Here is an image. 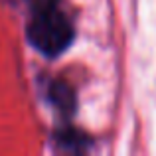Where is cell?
Instances as JSON below:
<instances>
[{"label": "cell", "instance_id": "cell-1", "mask_svg": "<svg viewBox=\"0 0 156 156\" xmlns=\"http://www.w3.org/2000/svg\"><path fill=\"white\" fill-rule=\"evenodd\" d=\"M26 36L40 53L55 57L71 46L75 32L69 18L57 8H44L34 10V16L26 26Z\"/></svg>", "mask_w": 156, "mask_h": 156}, {"label": "cell", "instance_id": "cell-2", "mask_svg": "<svg viewBox=\"0 0 156 156\" xmlns=\"http://www.w3.org/2000/svg\"><path fill=\"white\" fill-rule=\"evenodd\" d=\"M48 97H50L51 105L59 111L61 115L65 117H71L75 113V107H77V97H75V91L73 87L67 83V81H51L50 89H48Z\"/></svg>", "mask_w": 156, "mask_h": 156}, {"label": "cell", "instance_id": "cell-3", "mask_svg": "<svg viewBox=\"0 0 156 156\" xmlns=\"http://www.w3.org/2000/svg\"><path fill=\"white\" fill-rule=\"evenodd\" d=\"M55 142L63 150H73V152H81L91 144V140L83 133L73 130V129H63L59 133H55Z\"/></svg>", "mask_w": 156, "mask_h": 156}, {"label": "cell", "instance_id": "cell-4", "mask_svg": "<svg viewBox=\"0 0 156 156\" xmlns=\"http://www.w3.org/2000/svg\"><path fill=\"white\" fill-rule=\"evenodd\" d=\"M34 6V10H44V8H55L59 0H28Z\"/></svg>", "mask_w": 156, "mask_h": 156}]
</instances>
